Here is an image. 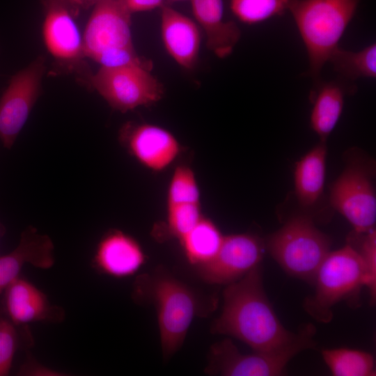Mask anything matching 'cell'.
<instances>
[{
	"label": "cell",
	"instance_id": "obj_15",
	"mask_svg": "<svg viewBox=\"0 0 376 376\" xmlns=\"http://www.w3.org/2000/svg\"><path fill=\"white\" fill-rule=\"evenodd\" d=\"M145 262L146 255L139 243L116 229L102 237L93 258V265L99 272L116 278L134 274Z\"/></svg>",
	"mask_w": 376,
	"mask_h": 376
},
{
	"label": "cell",
	"instance_id": "obj_4",
	"mask_svg": "<svg viewBox=\"0 0 376 376\" xmlns=\"http://www.w3.org/2000/svg\"><path fill=\"white\" fill-rule=\"evenodd\" d=\"M313 285L315 292L305 299L304 308L317 322L329 323L333 306L342 301L357 303L365 287L364 265L358 251L349 242L330 251L317 271Z\"/></svg>",
	"mask_w": 376,
	"mask_h": 376
},
{
	"label": "cell",
	"instance_id": "obj_5",
	"mask_svg": "<svg viewBox=\"0 0 376 376\" xmlns=\"http://www.w3.org/2000/svg\"><path fill=\"white\" fill-rule=\"evenodd\" d=\"M265 249L289 275L313 285L317 271L331 251V238L306 216L290 218L265 242Z\"/></svg>",
	"mask_w": 376,
	"mask_h": 376
},
{
	"label": "cell",
	"instance_id": "obj_30",
	"mask_svg": "<svg viewBox=\"0 0 376 376\" xmlns=\"http://www.w3.org/2000/svg\"><path fill=\"white\" fill-rule=\"evenodd\" d=\"M126 8L132 15L134 13L148 11L161 8L164 0H122Z\"/></svg>",
	"mask_w": 376,
	"mask_h": 376
},
{
	"label": "cell",
	"instance_id": "obj_22",
	"mask_svg": "<svg viewBox=\"0 0 376 376\" xmlns=\"http://www.w3.org/2000/svg\"><path fill=\"white\" fill-rule=\"evenodd\" d=\"M322 359L334 376H375V361L369 352L345 347L324 349Z\"/></svg>",
	"mask_w": 376,
	"mask_h": 376
},
{
	"label": "cell",
	"instance_id": "obj_18",
	"mask_svg": "<svg viewBox=\"0 0 376 376\" xmlns=\"http://www.w3.org/2000/svg\"><path fill=\"white\" fill-rule=\"evenodd\" d=\"M194 17L205 32L206 46L217 57L224 58L233 51L241 31L233 21L224 19L222 0H190Z\"/></svg>",
	"mask_w": 376,
	"mask_h": 376
},
{
	"label": "cell",
	"instance_id": "obj_25",
	"mask_svg": "<svg viewBox=\"0 0 376 376\" xmlns=\"http://www.w3.org/2000/svg\"><path fill=\"white\" fill-rule=\"evenodd\" d=\"M188 203H200V190L193 170L180 165L175 169L171 178L167 207Z\"/></svg>",
	"mask_w": 376,
	"mask_h": 376
},
{
	"label": "cell",
	"instance_id": "obj_17",
	"mask_svg": "<svg viewBox=\"0 0 376 376\" xmlns=\"http://www.w3.org/2000/svg\"><path fill=\"white\" fill-rule=\"evenodd\" d=\"M160 8L161 36L166 52L180 66L192 70L201 41L197 24L171 7L163 5Z\"/></svg>",
	"mask_w": 376,
	"mask_h": 376
},
{
	"label": "cell",
	"instance_id": "obj_13",
	"mask_svg": "<svg viewBox=\"0 0 376 376\" xmlns=\"http://www.w3.org/2000/svg\"><path fill=\"white\" fill-rule=\"evenodd\" d=\"M119 139L131 155L153 171L169 167L180 151L174 135L155 125L127 123L121 128Z\"/></svg>",
	"mask_w": 376,
	"mask_h": 376
},
{
	"label": "cell",
	"instance_id": "obj_26",
	"mask_svg": "<svg viewBox=\"0 0 376 376\" xmlns=\"http://www.w3.org/2000/svg\"><path fill=\"white\" fill-rule=\"evenodd\" d=\"M203 217L200 203H182L167 207V228L169 233L180 240Z\"/></svg>",
	"mask_w": 376,
	"mask_h": 376
},
{
	"label": "cell",
	"instance_id": "obj_8",
	"mask_svg": "<svg viewBox=\"0 0 376 376\" xmlns=\"http://www.w3.org/2000/svg\"><path fill=\"white\" fill-rule=\"evenodd\" d=\"M93 8L82 36L86 58L96 62L115 52L134 49L132 14L122 0H101Z\"/></svg>",
	"mask_w": 376,
	"mask_h": 376
},
{
	"label": "cell",
	"instance_id": "obj_23",
	"mask_svg": "<svg viewBox=\"0 0 376 376\" xmlns=\"http://www.w3.org/2000/svg\"><path fill=\"white\" fill-rule=\"evenodd\" d=\"M328 61L333 65L336 72L347 79L354 81L361 77L375 78V43L359 52L348 51L338 47Z\"/></svg>",
	"mask_w": 376,
	"mask_h": 376
},
{
	"label": "cell",
	"instance_id": "obj_28",
	"mask_svg": "<svg viewBox=\"0 0 376 376\" xmlns=\"http://www.w3.org/2000/svg\"><path fill=\"white\" fill-rule=\"evenodd\" d=\"M18 345V335L10 320L0 318V376L8 375Z\"/></svg>",
	"mask_w": 376,
	"mask_h": 376
},
{
	"label": "cell",
	"instance_id": "obj_16",
	"mask_svg": "<svg viewBox=\"0 0 376 376\" xmlns=\"http://www.w3.org/2000/svg\"><path fill=\"white\" fill-rule=\"evenodd\" d=\"M55 263L54 246L47 235L38 233L33 226L21 234L17 247L9 253L0 256V293L19 276L26 264L40 269L51 268Z\"/></svg>",
	"mask_w": 376,
	"mask_h": 376
},
{
	"label": "cell",
	"instance_id": "obj_2",
	"mask_svg": "<svg viewBox=\"0 0 376 376\" xmlns=\"http://www.w3.org/2000/svg\"><path fill=\"white\" fill-rule=\"evenodd\" d=\"M359 0H289L291 12L309 61L308 74L319 81L320 72L338 47Z\"/></svg>",
	"mask_w": 376,
	"mask_h": 376
},
{
	"label": "cell",
	"instance_id": "obj_7",
	"mask_svg": "<svg viewBox=\"0 0 376 376\" xmlns=\"http://www.w3.org/2000/svg\"><path fill=\"white\" fill-rule=\"evenodd\" d=\"M151 68L127 65L100 67L93 75L91 85L113 109L125 113L159 101L164 93L162 84L150 72Z\"/></svg>",
	"mask_w": 376,
	"mask_h": 376
},
{
	"label": "cell",
	"instance_id": "obj_27",
	"mask_svg": "<svg viewBox=\"0 0 376 376\" xmlns=\"http://www.w3.org/2000/svg\"><path fill=\"white\" fill-rule=\"evenodd\" d=\"M361 238L359 245H352L359 253L365 269V287L370 292V302L376 300V231L373 228L363 233H357Z\"/></svg>",
	"mask_w": 376,
	"mask_h": 376
},
{
	"label": "cell",
	"instance_id": "obj_10",
	"mask_svg": "<svg viewBox=\"0 0 376 376\" xmlns=\"http://www.w3.org/2000/svg\"><path fill=\"white\" fill-rule=\"evenodd\" d=\"M329 202L353 226L357 233L375 228L376 196L371 178L361 166L350 164L334 182Z\"/></svg>",
	"mask_w": 376,
	"mask_h": 376
},
{
	"label": "cell",
	"instance_id": "obj_11",
	"mask_svg": "<svg viewBox=\"0 0 376 376\" xmlns=\"http://www.w3.org/2000/svg\"><path fill=\"white\" fill-rule=\"evenodd\" d=\"M265 242L248 233L224 235L215 256L198 266L200 276L210 284L228 285L245 276L261 264Z\"/></svg>",
	"mask_w": 376,
	"mask_h": 376
},
{
	"label": "cell",
	"instance_id": "obj_19",
	"mask_svg": "<svg viewBox=\"0 0 376 376\" xmlns=\"http://www.w3.org/2000/svg\"><path fill=\"white\" fill-rule=\"evenodd\" d=\"M327 152L325 142L321 141L295 164V194L299 204L304 207L314 205L322 194Z\"/></svg>",
	"mask_w": 376,
	"mask_h": 376
},
{
	"label": "cell",
	"instance_id": "obj_9",
	"mask_svg": "<svg viewBox=\"0 0 376 376\" xmlns=\"http://www.w3.org/2000/svg\"><path fill=\"white\" fill-rule=\"evenodd\" d=\"M45 57L40 55L12 77L0 97V139L10 148L25 125L41 90Z\"/></svg>",
	"mask_w": 376,
	"mask_h": 376
},
{
	"label": "cell",
	"instance_id": "obj_32",
	"mask_svg": "<svg viewBox=\"0 0 376 376\" xmlns=\"http://www.w3.org/2000/svg\"><path fill=\"white\" fill-rule=\"evenodd\" d=\"M168 1H184V0H168Z\"/></svg>",
	"mask_w": 376,
	"mask_h": 376
},
{
	"label": "cell",
	"instance_id": "obj_21",
	"mask_svg": "<svg viewBox=\"0 0 376 376\" xmlns=\"http://www.w3.org/2000/svg\"><path fill=\"white\" fill-rule=\"evenodd\" d=\"M224 237L212 220L202 217L179 242L189 263L198 267L206 264L215 256Z\"/></svg>",
	"mask_w": 376,
	"mask_h": 376
},
{
	"label": "cell",
	"instance_id": "obj_33",
	"mask_svg": "<svg viewBox=\"0 0 376 376\" xmlns=\"http://www.w3.org/2000/svg\"><path fill=\"white\" fill-rule=\"evenodd\" d=\"M1 233H2V228L1 226H0V235H1Z\"/></svg>",
	"mask_w": 376,
	"mask_h": 376
},
{
	"label": "cell",
	"instance_id": "obj_6",
	"mask_svg": "<svg viewBox=\"0 0 376 376\" xmlns=\"http://www.w3.org/2000/svg\"><path fill=\"white\" fill-rule=\"evenodd\" d=\"M315 327L306 325V330L294 345L276 352L242 354L230 338L211 345L205 372L221 376H279L285 373L288 362L298 353L315 346Z\"/></svg>",
	"mask_w": 376,
	"mask_h": 376
},
{
	"label": "cell",
	"instance_id": "obj_24",
	"mask_svg": "<svg viewBox=\"0 0 376 376\" xmlns=\"http://www.w3.org/2000/svg\"><path fill=\"white\" fill-rule=\"evenodd\" d=\"M289 0H230V8L241 22L253 24L281 15Z\"/></svg>",
	"mask_w": 376,
	"mask_h": 376
},
{
	"label": "cell",
	"instance_id": "obj_20",
	"mask_svg": "<svg viewBox=\"0 0 376 376\" xmlns=\"http://www.w3.org/2000/svg\"><path fill=\"white\" fill-rule=\"evenodd\" d=\"M347 91L350 92L338 81H318L312 93L313 105L310 123L321 141L325 142L339 120Z\"/></svg>",
	"mask_w": 376,
	"mask_h": 376
},
{
	"label": "cell",
	"instance_id": "obj_1",
	"mask_svg": "<svg viewBox=\"0 0 376 376\" xmlns=\"http://www.w3.org/2000/svg\"><path fill=\"white\" fill-rule=\"evenodd\" d=\"M306 327L294 333L282 324L265 293L260 264L240 280L226 285L221 313L213 321L211 331L235 338L253 352L270 353L294 345Z\"/></svg>",
	"mask_w": 376,
	"mask_h": 376
},
{
	"label": "cell",
	"instance_id": "obj_3",
	"mask_svg": "<svg viewBox=\"0 0 376 376\" xmlns=\"http://www.w3.org/2000/svg\"><path fill=\"white\" fill-rule=\"evenodd\" d=\"M134 297H150L156 307L163 357H172L182 345L197 312L191 289L169 273L159 269L136 281Z\"/></svg>",
	"mask_w": 376,
	"mask_h": 376
},
{
	"label": "cell",
	"instance_id": "obj_31",
	"mask_svg": "<svg viewBox=\"0 0 376 376\" xmlns=\"http://www.w3.org/2000/svg\"><path fill=\"white\" fill-rule=\"evenodd\" d=\"M76 16L81 10L93 7L101 0H58Z\"/></svg>",
	"mask_w": 376,
	"mask_h": 376
},
{
	"label": "cell",
	"instance_id": "obj_29",
	"mask_svg": "<svg viewBox=\"0 0 376 376\" xmlns=\"http://www.w3.org/2000/svg\"><path fill=\"white\" fill-rule=\"evenodd\" d=\"M19 375H46V376H59L64 375L61 373L55 371L47 367L35 362L31 358H29L21 367L19 372Z\"/></svg>",
	"mask_w": 376,
	"mask_h": 376
},
{
	"label": "cell",
	"instance_id": "obj_14",
	"mask_svg": "<svg viewBox=\"0 0 376 376\" xmlns=\"http://www.w3.org/2000/svg\"><path fill=\"white\" fill-rule=\"evenodd\" d=\"M5 306L10 321L16 325L58 322L65 318L63 308L52 305L42 290L19 276L5 290Z\"/></svg>",
	"mask_w": 376,
	"mask_h": 376
},
{
	"label": "cell",
	"instance_id": "obj_12",
	"mask_svg": "<svg viewBox=\"0 0 376 376\" xmlns=\"http://www.w3.org/2000/svg\"><path fill=\"white\" fill-rule=\"evenodd\" d=\"M43 5L42 36L48 52L69 72L85 70L82 36L75 16L58 0H43Z\"/></svg>",
	"mask_w": 376,
	"mask_h": 376
}]
</instances>
